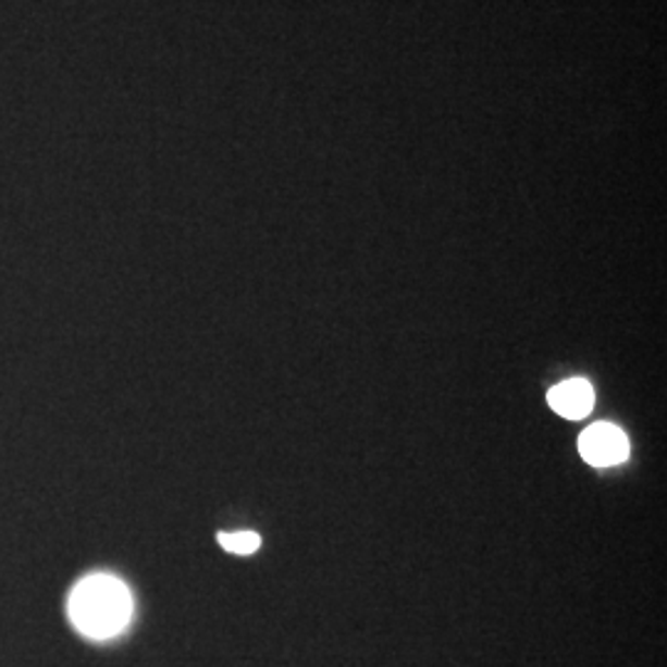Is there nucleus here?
<instances>
[{
	"instance_id": "nucleus-2",
	"label": "nucleus",
	"mask_w": 667,
	"mask_h": 667,
	"mask_svg": "<svg viewBox=\"0 0 667 667\" xmlns=\"http://www.w3.org/2000/svg\"><path fill=\"white\" fill-rule=\"evenodd\" d=\"M579 450L589 465L610 468V465H618L628 458L630 445L626 433L618 425L596 423L581 433Z\"/></svg>"
},
{
	"instance_id": "nucleus-4",
	"label": "nucleus",
	"mask_w": 667,
	"mask_h": 667,
	"mask_svg": "<svg viewBox=\"0 0 667 667\" xmlns=\"http://www.w3.org/2000/svg\"><path fill=\"white\" fill-rule=\"evenodd\" d=\"M218 544L233 554H252L260 549V536L255 532H235V534H218Z\"/></svg>"
},
{
	"instance_id": "nucleus-1",
	"label": "nucleus",
	"mask_w": 667,
	"mask_h": 667,
	"mask_svg": "<svg viewBox=\"0 0 667 667\" xmlns=\"http://www.w3.org/2000/svg\"><path fill=\"white\" fill-rule=\"evenodd\" d=\"M70 618L87 638H112L122 633L132 618L129 589L114 576L95 573L79 581L70 596Z\"/></svg>"
},
{
	"instance_id": "nucleus-3",
	"label": "nucleus",
	"mask_w": 667,
	"mask_h": 667,
	"mask_svg": "<svg viewBox=\"0 0 667 667\" xmlns=\"http://www.w3.org/2000/svg\"><path fill=\"white\" fill-rule=\"evenodd\" d=\"M593 400H596V393H593V386L586 379H569L549 391V406L569 420L586 418L593 408Z\"/></svg>"
}]
</instances>
